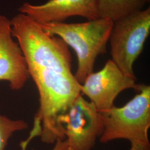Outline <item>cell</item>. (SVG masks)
<instances>
[{
    "label": "cell",
    "mask_w": 150,
    "mask_h": 150,
    "mask_svg": "<svg viewBox=\"0 0 150 150\" xmlns=\"http://www.w3.org/2000/svg\"><path fill=\"white\" fill-rule=\"evenodd\" d=\"M139 1L143 2L144 3H146V2H149L150 0H139Z\"/></svg>",
    "instance_id": "cell-12"
},
{
    "label": "cell",
    "mask_w": 150,
    "mask_h": 150,
    "mask_svg": "<svg viewBox=\"0 0 150 150\" xmlns=\"http://www.w3.org/2000/svg\"><path fill=\"white\" fill-rule=\"evenodd\" d=\"M72 150V149H71V148H70V147H67V149H66V150Z\"/></svg>",
    "instance_id": "cell-13"
},
{
    "label": "cell",
    "mask_w": 150,
    "mask_h": 150,
    "mask_svg": "<svg viewBox=\"0 0 150 150\" xmlns=\"http://www.w3.org/2000/svg\"><path fill=\"white\" fill-rule=\"evenodd\" d=\"M144 4L139 0H97L98 17L113 22L141 10Z\"/></svg>",
    "instance_id": "cell-8"
},
{
    "label": "cell",
    "mask_w": 150,
    "mask_h": 150,
    "mask_svg": "<svg viewBox=\"0 0 150 150\" xmlns=\"http://www.w3.org/2000/svg\"><path fill=\"white\" fill-rule=\"evenodd\" d=\"M150 33V7L113 22L109 41L111 60L125 74L135 78L133 69Z\"/></svg>",
    "instance_id": "cell-3"
},
{
    "label": "cell",
    "mask_w": 150,
    "mask_h": 150,
    "mask_svg": "<svg viewBox=\"0 0 150 150\" xmlns=\"http://www.w3.org/2000/svg\"><path fill=\"white\" fill-rule=\"evenodd\" d=\"M40 25L45 31L52 36L57 35L75 50L78 61L75 77L82 84L87 76L93 72L98 56L106 52L113 22L98 18L83 23Z\"/></svg>",
    "instance_id": "cell-1"
},
{
    "label": "cell",
    "mask_w": 150,
    "mask_h": 150,
    "mask_svg": "<svg viewBox=\"0 0 150 150\" xmlns=\"http://www.w3.org/2000/svg\"><path fill=\"white\" fill-rule=\"evenodd\" d=\"M137 91L138 93L122 107L113 106L100 112L103 125L101 142L127 139L150 150V86L139 85Z\"/></svg>",
    "instance_id": "cell-2"
},
{
    "label": "cell",
    "mask_w": 150,
    "mask_h": 150,
    "mask_svg": "<svg viewBox=\"0 0 150 150\" xmlns=\"http://www.w3.org/2000/svg\"><path fill=\"white\" fill-rule=\"evenodd\" d=\"M68 146L74 150H91L103 131L100 112L80 94L58 120Z\"/></svg>",
    "instance_id": "cell-4"
},
{
    "label": "cell",
    "mask_w": 150,
    "mask_h": 150,
    "mask_svg": "<svg viewBox=\"0 0 150 150\" xmlns=\"http://www.w3.org/2000/svg\"><path fill=\"white\" fill-rule=\"evenodd\" d=\"M30 77L21 50L12 39L11 22L0 15V81H7L12 90H19Z\"/></svg>",
    "instance_id": "cell-7"
},
{
    "label": "cell",
    "mask_w": 150,
    "mask_h": 150,
    "mask_svg": "<svg viewBox=\"0 0 150 150\" xmlns=\"http://www.w3.org/2000/svg\"><path fill=\"white\" fill-rule=\"evenodd\" d=\"M27 127V123L23 120H12L0 114V150H5L13 133Z\"/></svg>",
    "instance_id": "cell-9"
},
{
    "label": "cell",
    "mask_w": 150,
    "mask_h": 150,
    "mask_svg": "<svg viewBox=\"0 0 150 150\" xmlns=\"http://www.w3.org/2000/svg\"><path fill=\"white\" fill-rule=\"evenodd\" d=\"M31 139H30L28 137L25 141H23L21 142L20 146L21 147V150H26L27 146ZM56 144L54 147V149L52 150H65L69 146L68 144L66 139L61 140L57 139L56 141Z\"/></svg>",
    "instance_id": "cell-10"
},
{
    "label": "cell",
    "mask_w": 150,
    "mask_h": 150,
    "mask_svg": "<svg viewBox=\"0 0 150 150\" xmlns=\"http://www.w3.org/2000/svg\"><path fill=\"white\" fill-rule=\"evenodd\" d=\"M19 11L40 24L61 23L79 16L88 21L98 18L97 0H48L40 5L25 3Z\"/></svg>",
    "instance_id": "cell-6"
},
{
    "label": "cell",
    "mask_w": 150,
    "mask_h": 150,
    "mask_svg": "<svg viewBox=\"0 0 150 150\" xmlns=\"http://www.w3.org/2000/svg\"><path fill=\"white\" fill-rule=\"evenodd\" d=\"M129 150H149L142 145L137 143H131V148Z\"/></svg>",
    "instance_id": "cell-11"
},
{
    "label": "cell",
    "mask_w": 150,
    "mask_h": 150,
    "mask_svg": "<svg viewBox=\"0 0 150 150\" xmlns=\"http://www.w3.org/2000/svg\"><path fill=\"white\" fill-rule=\"evenodd\" d=\"M135 78L125 75L111 59L102 69L88 75L82 84L81 93L88 97L99 112L114 106V101L122 91L133 88L137 91L139 85Z\"/></svg>",
    "instance_id": "cell-5"
}]
</instances>
